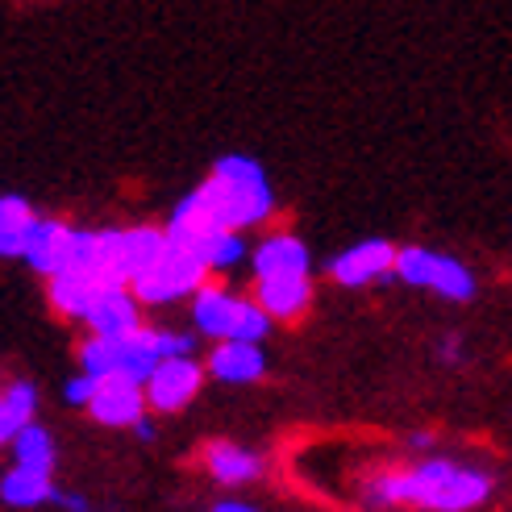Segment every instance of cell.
Here are the masks:
<instances>
[{
  "instance_id": "obj_1",
  "label": "cell",
  "mask_w": 512,
  "mask_h": 512,
  "mask_svg": "<svg viewBox=\"0 0 512 512\" xmlns=\"http://www.w3.org/2000/svg\"><path fill=\"white\" fill-rule=\"evenodd\" d=\"M275 209V196L263 167L246 155H225L213 163V175L200 188H192L175 204L167 238L175 242H196L217 229H246L267 221Z\"/></svg>"
},
{
  "instance_id": "obj_2",
  "label": "cell",
  "mask_w": 512,
  "mask_h": 512,
  "mask_svg": "<svg viewBox=\"0 0 512 512\" xmlns=\"http://www.w3.org/2000/svg\"><path fill=\"white\" fill-rule=\"evenodd\" d=\"M192 321L200 334L209 338H238V342H263L267 338V325L271 313L263 304H250V300H234L221 288H200L196 304H192Z\"/></svg>"
},
{
  "instance_id": "obj_3",
  "label": "cell",
  "mask_w": 512,
  "mask_h": 512,
  "mask_svg": "<svg viewBox=\"0 0 512 512\" xmlns=\"http://www.w3.org/2000/svg\"><path fill=\"white\" fill-rule=\"evenodd\" d=\"M204 271H209V263H204L192 246L167 238L163 254L134 279L130 288L146 304H167V300H179V296H188V292H200Z\"/></svg>"
},
{
  "instance_id": "obj_4",
  "label": "cell",
  "mask_w": 512,
  "mask_h": 512,
  "mask_svg": "<svg viewBox=\"0 0 512 512\" xmlns=\"http://www.w3.org/2000/svg\"><path fill=\"white\" fill-rule=\"evenodd\" d=\"M396 275L404 284L413 288H433L446 300H471L475 296V279L471 271L458 263V259H446V254H433L425 246H404L396 254Z\"/></svg>"
},
{
  "instance_id": "obj_5",
  "label": "cell",
  "mask_w": 512,
  "mask_h": 512,
  "mask_svg": "<svg viewBox=\"0 0 512 512\" xmlns=\"http://www.w3.org/2000/svg\"><path fill=\"white\" fill-rule=\"evenodd\" d=\"M146 383L130 379V375H105L100 379V388L92 396V417L105 421V425H138L142 413H146Z\"/></svg>"
},
{
  "instance_id": "obj_6",
  "label": "cell",
  "mask_w": 512,
  "mask_h": 512,
  "mask_svg": "<svg viewBox=\"0 0 512 512\" xmlns=\"http://www.w3.org/2000/svg\"><path fill=\"white\" fill-rule=\"evenodd\" d=\"M200 388V367L192 363L188 354H175V358H163L155 367V375L146 379V396L159 413H179Z\"/></svg>"
},
{
  "instance_id": "obj_7",
  "label": "cell",
  "mask_w": 512,
  "mask_h": 512,
  "mask_svg": "<svg viewBox=\"0 0 512 512\" xmlns=\"http://www.w3.org/2000/svg\"><path fill=\"white\" fill-rule=\"evenodd\" d=\"M109 288H121V284H113V279L96 275V271L67 267V271H59V275H50V304H55L59 313H67V317H84V321H88L92 304L105 296Z\"/></svg>"
},
{
  "instance_id": "obj_8",
  "label": "cell",
  "mask_w": 512,
  "mask_h": 512,
  "mask_svg": "<svg viewBox=\"0 0 512 512\" xmlns=\"http://www.w3.org/2000/svg\"><path fill=\"white\" fill-rule=\"evenodd\" d=\"M396 254H400L396 246L379 242V238H371V242H358V246H350L346 254H338V259L329 263V275H334L338 284H346V288L371 284V279H379V275L396 271Z\"/></svg>"
},
{
  "instance_id": "obj_9",
  "label": "cell",
  "mask_w": 512,
  "mask_h": 512,
  "mask_svg": "<svg viewBox=\"0 0 512 512\" xmlns=\"http://www.w3.org/2000/svg\"><path fill=\"white\" fill-rule=\"evenodd\" d=\"M167 246V229H117V242H113V271L125 288L159 259Z\"/></svg>"
},
{
  "instance_id": "obj_10",
  "label": "cell",
  "mask_w": 512,
  "mask_h": 512,
  "mask_svg": "<svg viewBox=\"0 0 512 512\" xmlns=\"http://www.w3.org/2000/svg\"><path fill=\"white\" fill-rule=\"evenodd\" d=\"M71 250H75V229H67L63 221H38L21 259L30 263L38 275L50 279V275H59V271L71 267Z\"/></svg>"
},
{
  "instance_id": "obj_11",
  "label": "cell",
  "mask_w": 512,
  "mask_h": 512,
  "mask_svg": "<svg viewBox=\"0 0 512 512\" xmlns=\"http://www.w3.org/2000/svg\"><path fill=\"white\" fill-rule=\"evenodd\" d=\"M88 325L96 329L100 338H130V334H138V329H142V321H138V296H130L125 288H109L105 296L92 304Z\"/></svg>"
},
{
  "instance_id": "obj_12",
  "label": "cell",
  "mask_w": 512,
  "mask_h": 512,
  "mask_svg": "<svg viewBox=\"0 0 512 512\" xmlns=\"http://www.w3.org/2000/svg\"><path fill=\"white\" fill-rule=\"evenodd\" d=\"M209 371L225 383H250L267 371V358L259 350V342H238V338H225V346L213 350L209 358Z\"/></svg>"
},
{
  "instance_id": "obj_13",
  "label": "cell",
  "mask_w": 512,
  "mask_h": 512,
  "mask_svg": "<svg viewBox=\"0 0 512 512\" xmlns=\"http://www.w3.org/2000/svg\"><path fill=\"white\" fill-rule=\"evenodd\" d=\"M313 300V284L309 275H267L259 279V304L271 317H296L309 309Z\"/></svg>"
},
{
  "instance_id": "obj_14",
  "label": "cell",
  "mask_w": 512,
  "mask_h": 512,
  "mask_svg": "<svg viewBox=\"0 0 512 512\" xmlns=\"http://www.w3.org/2000/svg\"><path fill=\"white\" fill-rule=\"evenodd\" d=\"M42 217L30 209V200L25 196H0V254L5 259H21L25 246H30V234Z\"/></svg>"
},
{
  "instance_id": "obj_15",
  "label": "cell",
  "mask_w": 512,
  "mask_h": 512,
  "mask_svg": "<svg viewBox=\"0 0 512 512\" xmlns=\"http://www.w3.org/2000/svg\"><path fill=\"white\" fill-rule=\"evenodd\" d=\"M254 275H309V250L296 238H267L254 250Z\"/></svg>"
},
{
  "instance_id": "obj_16",
  "label": "cell",
  "mask_w": 512,
  "mask_h": 512,
  "mask_svg": "<svg viewBox=\"0 0 512 512\" xmlns=\"http://www.w3.org/2000/svg\"><path fill=\"white\" fill-rule=\"evenodd\" d=\"M492 492V479L479 475V471H467V467H454V475L446 479V488L433 500V512H463V508H475L483 504Z\"/></svg>"
},
{
  "instance_id": "obj_17",
  "label": "cell",
  "mask_w": 512,
  "mask_h": 512,
  "mask_svg": "<svg viewBox=\"0 0 512 512\" xmlns=\"http://www.w3.org/2000/svg\"><path fill=\"white\" fill-rule=\"evenodd\" d=\"M0 496H5V504H13V508H38L55 496L50 471H34V467L13 463V471L5 475V483H0Z\"/></svg>"
},
{
  "instance_id": "obj_18",
  "label": "cell",
  "mask_w": 512,
  "mask_h": 512,
  "mask_svg": "<svg viewBox=\"0 0 512 512\" xmlns=\"http://www.w3.org/2000/svg\"><path fill=\"white\" fill-rule=\"evenodd\" d=\"M171 242H175V238H171ZM184 246H192L200 259L209 263V271H225V267H234V263L246 259V242H242L238 229H217V234H204V238L184 242Z\"/></svg>"
},
{
  "instance_id": "obj_19",
  "label": "cell",
  "mask_w": 512,
  "mask_h": 512,
  "mask_svg": "<svg viewBox=\"0 0 512 512\" xmlns=\"http://www.w3.org/2000/svg\"><path fill=\"white\" fill-rule=\"evenodd\" d=\"M34 408H38V392L30 383H9L5 396H0V438L13 442V433L34 421Z\"/></svg>"
},
{
  "instance_id": "obj_20",
  "label": "cell",
  "mask_w": 512,
  "mask_h": 512,
  "mask_svg": "<svg viewBox=\"0 0 512 512\" xmlns=\"http://www.w3.org/2000/svg\"><path fill=\"white\" fill-rule=\"evenodd\" d=\"M9 446H13V463H21V467H34V471L55 467V442H50V433L38 429L34 421L25 429H17Z\"/></svg>"
},
{
  "instance_id": "obj_21",
  "label": "cell",
  "mask_w": 512,
  "mask_h": 512,
  "mask_svg": "<svg viewBox=\"0 0 512 512\" xmlns=\"http://www.w3.org/2000/svg\"><path fill=\"white\" fill-rule=\"evenodd\" d=\"M209 471L221 483H246V479L259 475V458L221 442V446H209Z\"/></svg>"
},
{
  "instance_id": "obj_22",
  "label": "cell",
  "mask_w": 512,
  "mask_h": 512,
  "mask_svg": "<svg viewBox=\"0 0 512 512\" xmlns=\"http://www.w3.org/2000/svg\"><path fill=\"white\" fill-rule=\"evenodd\" d=\"M80 363H84V371H92V375H117L121 371V342L117 338H92L88 346H84V354H80Z\"/></svg>"
},
{
  "instance_id": "obj_23",
  "label": "cell",
  "mask_w": 512,
  "mask_h": 512,
  "mask_svg": "<svg viewBox=\"0 0 512 512\" xmlns=\"http://www.w3.org/2000/svg\"><path fill=\"white\" fill-rule=\"evenodd\" d=\"M96 388H100V375H92V371L75 375V379L67 383V404H92Z\"/></svg>"
},
{
  "instance_id": "obj_24",
  "label": "cell",
  "mask_w": 512,
  "mask_h": 512,
  "mask_svg": "<svg viewBox=\"0 0 512 512\" xmlns=\"http://www.w3.org/2000/svg\"><path fill=\"white\" fill-rule=\"evenodd\" d=\"M192 338H184V334H159V354L163 358H175V354H192Z\"/></svg>"
},
{
  "instance_id": "obj_25",
  "label": "cell",
  "mask_w": 512,
  "mask_h": 512,
  "mask_svg": "<svg viewBox=\"0 0 512 512\" xmlns=\"http://www.w3.org/2000/svg\"><path fill=\"white\" fill-rule=\"evenodd\" d=\"M50 500H55L59 508H67V512H88V500H84V496H71V492H55Z\"/></svg>"
},
{
  "instance_id": "obj_26",
  "label": "cell",
  "mask_w": 512,
  "mask_h": 512,
  "mask_svg": "<svg viewBox=\"0 0 512 512\" xmlns=\"http://www.w3.org/2000/svg\"><path fill=\"white\" fill-rule=\"evenodd\" d=\"M134 429H138V438H142V442H155V425H150L146 417H142V421H138Z\"/></svg>"
},
{
  "instance_id": "obj_27",
  "label": "cell",
  "mask_w": 512,
  "mask_h": 512,
  "mask_svg": "<svg viewBox=\"0 0 512 512\" xmlns=\"http://www.w3.org/2000/svg\"><path fill=\"white\" fill-rule=\"evenodd\" d=\"M213 512H254V508L250 504H217Z\"/></svg>"
},
{
  "instance_id": "obj_28",
  "label": "cell",
  "mask_w": 512,
  "mask_h": 512,
  "mask_svg": "<svg viewBox=\"0 0 512 512\" xmlns=\"http://www.w3.org/2000/svg\"><path fill=\"white\" fill-rule=\"evenodd\" d=\"M454 346H458L454 338H450V342H442V358H458V350H454Z\"/></svg>"
}]
</instances>
